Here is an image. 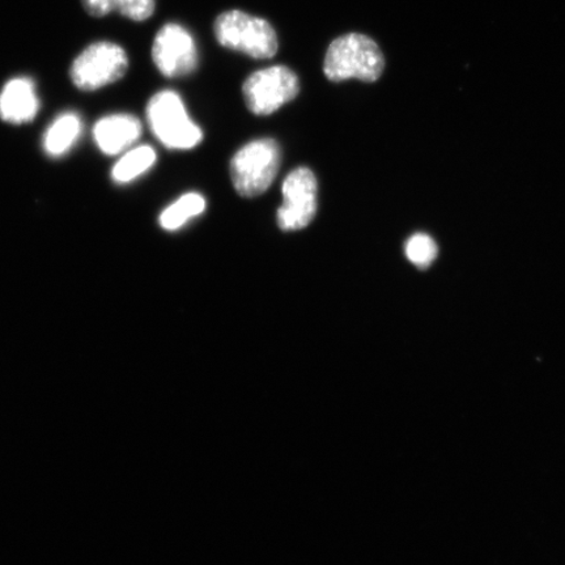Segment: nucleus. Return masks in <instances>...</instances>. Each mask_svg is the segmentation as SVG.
<instances>
[{
  "instance_id": "7",
  "label": "nucleus",
  "mask_w": 565,
  "mask_h": 565,
  "mask_svg": "<svg viewBox=\"0 0 565 565\" xmlns=\"http://www.w3.org/2000/svg\"><path fill=\"white\" fill-rule=\"evenodd\" d=\"M317 179L309 168L300 167L282 182V204L277 222L281 231H300L312 223L317 212Z\"/></svg>"
},
{
  "instance_id": "13",
  "label": "nucleus",
  "mask_w": 565,
  "mask_h": 565,
  "mask_svg": "<svg viewBox=\"0 0 565 565\" xmlns=\"http://www.w3.org/2000/svg\"><path fill=\"white\" fill-rule=\"evenodd\" d=\"M206 210V201L201 194L182 195L171 206L162 211L160 225L166 231H177L183 227L190 218L200 216Z\"/></svg>"
},
{
  "instance_id": "2",
  "label": "nucleus",
  "mask_w": 565,
  "mask_h": 565,
  "mask_svg": "<svg viewBox=\"0 0 565 565\" xmlns=\"http://www.w3.org/2000/svg\"><path fill=\"white\" fill-rule=\"evenodd\" d=\"M217 44L254 60H271L279 49L278 34L267 20L244 11L221 13L214 23Z\"/></svg>"
},
{
  "instance_id": "15",
  "label": "nucleus",
  "mask_w": 565,
  "mask_h": 565,
  "mask_svg": "<svg viewBox=\"0 0 565 565\" xmlns=\"http://www.w3.org/2000/svg\"><path fill=\"white\" fill-rule=\"evenodd\" d=\"M157 0H116V12L132 21H146L153 15Z\"/></svg>"
},
{
  "instance_id": "10",
  "label": "nucleus",
  "mask_w": 565,
  "mask_h": 565,
  "mask_svg": "<svg viewBox=\"0 0 565 565\" xmlns=\"http://www.w3.org/2000/svg\"><path fill=\"white\" fill-rule=\"evenodd\" d=\"M143 127L137 117L131 115H111L98 121L94 137L98 148L105 154L115 157L137 143Z\"/></svg>"
},
{
  "instance_id": "12",
  "label": "nucleus",
  "mask_w": 565,
  "mask_h": 565,
  "mask_svg": "<svg viewBox=\"0 0 565 565\" xmlns=\"http://www.w3.org/2000/svg\"><path fill=\"white\" fill-rule=\"evenodd\" d=\"M158 154L150 146H139L127 151L121 159L118 160L111 171V179L117 183H130L143 175L157 162Z\"/></svg>"
},
{
  "instance_id": "4",
  "label": "nucleus",
  "mask_w": 565,
  "mask_h": 565,
  "mask_svg": "<svg viewBox=\"0 0 565 565\" xmlns=\"http://www.w3.org/2000/svg\"><path fill=\"white\" fill-rule=\"evenodd\" d=\"M280 148L274 139L250 141L231 161V177L236 192L256 198L267 192L279 172Z\"/></svg>"
},
{
  "instance_id": "5",
  "label": "nucleus",
  "mask_w": 565,
  "mask_h": 565,
  "mask_svg": "<svg viewBox=\"0 0 565 565\" xmlns=\"http://www.w3.org/2000/svg\"><path fill=\"white\" fill-rule=\"evenodd\" d=\"M127 70L129 56L125 49L115 42L100 41L76 56L70 76L76 88L94 92L121 81Z\"/></svg>"
},
{
  "instance_id": "11",
  "label": "nucleus",
  "mask_w": 565,
  "mask_h": 565,
  "mask_svg": "<svg viewBox=\"0 0 565 565\" xmlns=\"http://www.w3.org/2000/svg\"><path fill=\"white\" fill-rule=\"evenodd\" d=\"M82 119L75 113H63L54 119L45 132L44 148L49 157L58 158L67 153L79 139Z\"/></svg>"
},
{
  "instance_id": "6",
  "label": "nucleus",
  "mask_w": 565,
  "mask_h": 565,
  "mask_svg": "<svg viewBox=\"0 0 565 565\" xmlns=\"http://www.w3.org/2000/svg\"><path fill=\"white\" fill-rule=\"evenodd\" d=\"M300 92L299 76L287 66L258 70L244 82V100L253 115L270 116Z\"/></svg>"
},
{
  "instance_id": "9",
  "label": "nucleus",
  "mask_w": 565,
  "mask_h": 565,
  "mask_svg": "<svg viewBox=\"0 0 565 565\" xmlns=\"http://www.w3.org/2000/svg\"><path fill=\"white\" fill-rule=\"evenodd\" d=\"M40 100L30 77H13L0 92V118L12 125L31 122L38 116Z\"/></svg>"
},
{
  "instance_id": "8",
  "label": "nucleus",
  "mask_w": 565,
  "mask_h": 565,
  "mask_svg": "<svg viewBox=\"0 0 565 565\" xmlns=\"http://www.w3.org/2000/svg\"><path fill=\"white\" fill-rule=\"evenodd\" d=\"M152 60L160 73L171 79L193 74L200 65L192 33L177 23L166 24L154 35Z\"/></svg>"
},
{
  "instance_id": "16",
  "label": "nucleus",
  "mask_w": 565,
  "mask_h": 565,
  "mask_svg": "<svg viewBox=\"0 0 565 565\" xmlns=\"http://www.w3.org/2000/svg\"><path fill=\"white\" fill-rule=\"evenodd\" d=\"M83 9L94 18L108 17L116 11V0H82Z\"/></svg>"
},
{
  "instance_id": "1",
  "label": "nucleus",
  "mask_w": 565,
  "mask_h": 565,
  "mask_svg": "<svg viewBox=\"0 0 565 565\" xmlns=\"http://www.w3.org/2000/svg\"><path fill=\"white\" fill-rule=\"evenodd\" d=\"M385 70V56L377 42L362 33H348L331 42L323 61L330 82L358 79L377 82Z\"/></svg>"
},
{
  "instance_id": "14",
  "label": "nucleus",
  "mask_w": 565,
  "mask_h": 565,
  "mask_svg": "<svg viewBox=\"0 0 565 565\" xmlns=\"http://www.w3.org/2000/svg\"><path fill=\"white\" fill-rule=\"evenodd\" d=\"M405 252L409 263L419 268H427L433 265L439 249L433 237L426 233H416L408 238Z\"/></svg>"
},
{
  "instance_id": "3",
  "label": "nucleus",
  "mask_w": 565,
  "mask_h": 565,
  "mask_svg": "<svg viewBox=\"0 0 565 565\" xmlns=\"http://www.w3.org/2000/svg\"><path fill=\"white\" fill-rule=\"evenodd\" d=\"M147 121L153 136L169 150H192L201 145V127L189 117L185 104L174 90H161L147 105Z\"/></svg>"
}]
</instances>
